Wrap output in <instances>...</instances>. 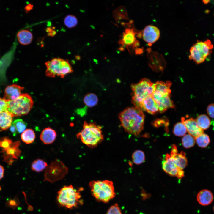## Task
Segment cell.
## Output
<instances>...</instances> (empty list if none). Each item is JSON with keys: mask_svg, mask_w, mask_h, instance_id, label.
<instances>
[{"mask_svg": "<svg viewBox=\"0 0 214 214\" xmlns=\"http://www.w3.org/2000/svg\"><path fill=\"white\" fill-rule=\"evenodd\" d=\"M120 125L129 134L138 135L143 130L145 115L136 107H128L119 114Z\"/></svg>", "mask_w": 214, "mask_h": 214, "instance_id": "1", "label": "cell"}, {"mask_svg": "<svg viewBox=\"0 0 214 214\" xmlns=\"http://www.w3.org/2000/svg\"><path fill=\"white\" fill-rule=\"evenodd\" d=\"M81 142L90 148L96 147L104 140L102 127L93 122H84L83 129L76 135Z\"/></svg>", "mask_w": 214, "mask_h": 214, "instance_id": "2", "label": "cell"}, {"mask_svg": "<svg viewBox=\"0 0 214 214\" xmlns=\"http://www.w3.org/2000/svg\"><path fill=\"white\" fill-rule=\"evenodd\" d=\"M83 188H75L71 185L64 186L58 192L57 201L60 206L71 209L83 204L80 192Z\"/></svg>", "mask_w": 214, "mask_h": 214, "instance_id": "3", "label": "cell"}, {"mask_svg": "<svg viewBox=\"0 0 214 214\" xmlns=\"http://www.w3.org/2000/svg\"><path fill=\"white\" fill-rule=\"evenodd\" d=\"M92 196L97 201L107 203L114 198L116 193L112 181L93 180L89 183Z\"/></svg>", "mask_w": 214, "mask_h": 214, "instance_id": "4", "label": "cell"}, {"mask_svg": "<svg viewBox=\"0 0 214 214\" xmlns=\"http://www.w3.org/2000/svg\"><path fill=\"white\" fill-rule=\"evenodd\" d=\"M153 84L149 79L144 78L137 83L131 84L132 102L135 107L139 108L144 99L152 95L154 92Z\"/></svg>", "mask_w": 214, "mask_h": 214, "instance_id": "5", "label": "cell"}, {"mask_svg": "<svg viewBox=\"0 0 214 214\" xmlns=\"http://www.w3.org/2000/svg\"><path fill=\"white\" fill-rule=\"evenodd\" d=\"M45 75L49 77L59 76L63 78L73 71L68 61L61 58H54L45 62Z\"/></svg>", "mask_w": 214, "mask_h": 214, "instance_id": "6", "label": "cell"}, {"mask_svg": "<svg viewBox=\"0 0 214 214\" xmlns=\"http://www.w3.org/2000/svg\"><path fill=\"white\" fill-rule=\"evenodd\" d=\"M34 102L28 93L21 94L14 100L8 101L7 110L14 117L27 114L32 108Z\"/></svg>", "mask_w": 214, "mask_h": 214, "instance_id": "7", "label": "cell"}, {"mask_svg": "<svg viewBox=\"0 0 214 214\" xmlns=\"http://www.w3.org/2000/svg\"><path fill=\"white\" fill-rule=\"evenodd\" d=\"M213 45L209 40L204 41L197 40L190 49L189 59L197 64L204 62L210 54Z\"/></svg>", "mask_w": 214, "mask_h": 214, "instance_id": "8", "label": "cell"}, {"mask_svg": "<svg viewBox=\"0 0 214 214\" xmlns=\"http://www.w3.org/2000/svg\"><path fill=\"white\" fill-rule=\"evenodd\" d=\"M68 168L58 159H56L47 166L44 180L53 183L63 178L68 172Z\"/></svg>", "mask_w": 214, "mask_h": 214, "instance_id": "9", "label": "cell"}, {"mask_svg": "<svg viewBox=\"0 0 214 214\" xmlns=\"http://www.w3.org/2000/svg\"><path fill=\"white\" fill-rule=\"evenodd\" d=\"M162 164L164 171L170 176L175 177L179 179L182 178L184 177V174L183 170L177 166L170 154L167 153L165 155Z\"/></svg>", "mask_w": 214, "mask_h": 214, "instance_id": "10", "label": "cell"}, {"mask_svg": "<svg viewBox=\"0 0 214 214\" xmlns=\"http://www.w3.org/2000/svg\"><path fill=\"white\" fill-rule=\"evenodd\" d=\"M152 95L157 104L159 112L162 113L169 108L174 107L173 102L170 98V95L162 94L154 92Z\"/></svg>", "mask_w": 214, "mask_h": 214, "instance_id": "11", "label": "cell"}, {"mask_svg": "<svg viewBox=\"0 0 214 214\" xmlns=\"http://www.w3.org/2000/svg\"><path fill=\"white\" fill-rule=\"evenodd\" d=\"M160 36L159 29L156 26L152 25L146 26L142 33L143 40L149 46L156 42L159 39Z\"/></svg>", "mask_w": 214, "mask_h": 214, "instance_id": "12", "label": "cell"}, {"mask_svg": "<svg viewBox=\"0 0 214 214\" xmlns=\"http://www.w3.org/2000/svg\"><path fill=\"white\" fill-rule=\"evenodd\" d=\"M20 142L19 141L13 142L11 145L8 148L2 150L1 152L3 154L4 160L9 164L12 163L13 159H17L21 152L18 147Z\"/></svg>", "mask_w": 214, "mask_h": 214, "instance_id": "13", "label": "cell"}, {"mask_svg": "<svg viewBox=\"0 0 214 214\" xmlns=\"http://www.w3.org/2000/svg\"><path fill=\"white\" fill-rule=\"evenodd\" d=\"M171 150L170 154V156L173 158L177 166L183 170L188 164V160L185 152L181 151L180 153H178L177 147L175 144L171 145Z\"/></svg>", "mask_w": 214, "mask_h": 214, "instance_id": "14", "label": "cell"}, {"mask_svg": "<svg viewBox=\"0 0 214 214\" xmlns=\"http://www.w3.org/2000/svg\"><path fill=\"white\" fill-rule=\"evenodd\" d=\"M181 122L185 125L189 134L195 139L203 133V130L199 126L196 119L193 118L188 119L182 117L181 118Z\"/></svg>", "mask_w": 214, "mask_h": 214, "instance_id": "15", "label": "cell"}, {"mask_svg": "<svg viewBox=\"0 0 214 214\" xmlns=\"http://www.w3.org/2000/svg\"><path fill=\"white\" fill-rule=\"evenodd\" d=\"M149 55V64L154 70L157 72L162 71L166 65V62L162 56L159 54L152 52Z\"/></svg>", "mask_w": 214, "mask_h": 214, "instance_id": "16", "label": "cell"}, {"mask_svg": "<svg viewBox=\"0 0 214 214\" xmlns=\"http://www.w3.org/2000/svg\"><path fill=\"white\" fill-rule=\"evenodd\" d=\"M24 89L23 87L16 84L9 85L5 89L3 98L7 101L14 100L21 95Z\"/></svg>", "mask_w": 214, "mask_h": 214, "instance_id": "17", "label": "cell"}, {"mask_svg": "<svg viewBox=\"0 0 214 214\" xmlns=\"http://www.w3.org/2000/svg\"><path fill=\"white\" fill-rule=\"evenodd\" d=\"M138 108L152 114H155L159 112L158 106L152 95L144 99Z\"/></svg>", "mask_w": 214, "mask_h": 214, "instance_id": "18", "label": "cell"}, {"mask_svg": "<svg viewBox=\"0 0 214 214\" xmlns=\"http://www.w3.org/2000/svg\"><path fill=\"white\" fill-rule=\"evenodd\" d=\"M196 199L199 204L205 206L210 204L212 202L213 196L210 191L207 189H204L198 193Z\"/></svg>", "mask_w": 214, "mask_h": 214, "instance_id": "19", "label": "cell"}, {"mask_svg": "<svg viewBox=\"0 0 214 214\" xmlns=\"http://www.w3.org/2000/svg\"><path fill=\"white\" fill-rule=\"evenodd\" d=\"M57 136L55 131L51 128L47 127L41 132L40 139L44 144H49L52 143L55 140Z\"/></svg>", "mask_w": 214, "mask_h": 214, "instance_id": "20", "label": "cell"}, {"mask_svg": "<svg viewBox=\"0 0 214 214\" xmlns=\"http://www.w3.org/2000/svg\"><path fill=\"white\" fill-rule=\"evenodd\" d=\"M13 116L8 111L0 113V129L6 130L11 126Z\"/></svg>", "mask_w": 214, "mask_h": 214, "instance_id": "21", "label": "cell"}, {"mask_svg": "<svg viewBox=\"0 0 214 214\" xmlns=\"http://www.w3.org/2000/svg\"><path fill=\"white\" fill-rule=\"evenodd\" d=\"M136 33L133 28L127 29L123 34V38L119 43L127 46L133 45L136 40L135 37Z\"/></svg>", "mask_w": 214, "mask_h": 214, "instance_id": "22", "label": "cell"}, {"mask_svg": "<svg viewBox=\"0 0 214 214\" xmlns=\"http://www.w3.org/2000/svg\"><path fill=\"white\" fill-rule=\"evenodd\" d=\"M171 85V83L170 81H167L165 82L157 81L153 84L154 92H156L162 94L170 95L171 91L170 87Z\"/></svg>", "mask_w": 214, "mask_h": 214, "instance_id": "23", "label": "cell"}, {"mask_svg": "<svg viewBox=\"0 0 214 214\" xmlns=\"http://www.w3.org/2000/svg\"><path fill=\"white\" fill-rule=\"evenodd\" d=\"M17 37L19 42L23 45L30 44L32 42L33 36L32 33L29 31L23 29L17 33Z\"/></svg>", "mask_w": 214, "mask_h": 214, "instance_id": "24", "label": "cell"}, {"mask_svg": "<svg viewBox=\"0 0 214 214\" xmlns=\"http://www.w3.org/2000/svg\"><path fill=\"white\" fill-rule=\"evenodd\" d=\"M196 120L199 126L203 130L208 128L211 124L210 118L205 114L199 115Z\"/></svg>", "mask_w": 214, "mask_h": 214, "instance_id": "25", "label": "cell"}, {"mask_svg": "<svg viewBox=\"0 0 214 214\" xmlns=\"http://www.w3.org/2000/svg\"><path fill=\"white\" fill-rule=\"evenodd\" d=\"M21 138L22 141L26 144L32 143L34 141L35 138V133L32 129H26L22 133Z\"/></svg>", "mask_w": 214, "mask_h": 214, "instance_id": "26", "label": "cell"}, {"mask_svg": "<svg viewBox=\"0 0 214 214\" xmlns=\"http://www.w3.org/2000/svg\"><path fill=\"white\" fill-rule=\"evenodd\" d=\"M83 101L85 105L89 107H93L98 103V99L96 95L93 93H89L85 95Z\"/></svg>", "mask_w": 214, "mask_h": 214, "instance_id": "27", "label": "cell"}, {"mask_svg": "<svg viewBox=\"0 0 214 214\" xmlns=\"http://www.w3.org/2000/svg\"><path fill=\"white\" fill-rule=\"evenodd\" d=\"M47 163L43 160L38 159L34 160L31 164V169L37 172H40L46 169Z\"/></svg>", "mask_w": 214, "mask_h": 214, "instance_id": "28", "label": "cell"}, {"mask_svg": "<svg viewBox=\"0 0 214 214\" xmlns=\"http://www.w3.org/2000/svg\"><path fill=\"white\" fill-rule=\"evenodd\" d=\"M132 161L136 165H139L143 163L145 160L144 152L140 150L135 151L132 155Z\"/></svg>", "mask_w": 214, "mask_h": 214, "instance_id": "29", "label": "cell"}, {"mask_svg": "<svg viewBox=\"0 0 214 214\" xmlns=\"http://www.w3.org/2000/svg\"><path fill=\"white\" fill-rule=\"evenodd\" d=\"M198 145L202 148H205L209 144L210 140L209 136L203 133L195 139Z\"/></svg>", "mask_w": 214, "mask_h": 214, "instance_id": "30", "label": "cell"}, {"mask_svg": "<svg viewBox=\"0 0 214 214\" xmlns=\"http://www.w3.org/2000/svg\"><path fill=\"white\" fill-rule=\"evenodd\" d=\"M187 131L186 128L184 124L182 122H179L174 125L173 132L176 136H182L185 135Z\"/></svg>", "mask_w": 214, "mask_h": 214, "instance_id": "31", "label": "cell"}, {"mask_svg": "<svg viewBox=\"0 0 214 214\" xmlns=\"http://www.w3.org/2000/svg\"><path fill=\"white\" fill-rule=\"evenodd\" d=\"M195 138L190 134L185 135L182 139V145L186 148L192 147L195 145Z\"/></svg>", "mask_w": 214, "mask_h": 214, "instance_id": "32", "label": "cell"}, {"mask_svg": "<svg viewBox=\"0 0 214 214\" xmlns=\"http://www.w3.org/2000/svg\"><path fill=\"white\" fill-rule=\"evenodd\" d=\"M65 25L69 28H72L76 26L78 23V20L74 15H67L64 20Z\"/></svg>", "mask_w": 214, "mask_h": 214, "instance_id": "33", "label": "cell"}, {"mask_svg": "<svg viewBox=\"0 0 214 214\" xmlns=\"http://www.w3.org/2000/svg\"><path fill=\"white\" fill-rule=\"evenodd\" d=\"M12 123L15 126L18 133H22L26 128L27 124L21 119L15 120Z\"/></svg>", "mask_w": 214, "mask_h": 214, "instance_id": "34", "label": "cell"}, {"mask_svg": "<svg viewBox=\"0 0 214 214\" xmlns=\"http://www.w3.org/2000/svg\"><path fill=\"white\" fill-rule=\"evenodd\" d=\"M12 141L7 137H4L0 139V147L2 150L7 149L13 143Z\"/></svg>", "mask_w": 214, "mask_h": 214, "instance_id": "35", "label": "cell"}, {"mask_svg": "<svg viewBox=\"0 0 214 214\" xmlns=\"http://www.w3.org/2000/svg\"><path fill=\"white\" fill-rule=\"evenodd\" d=\"M106 214H122V213L118 204L116 203L109 208Z\"/></svg>", "mask_w": 214, "mask_h": 214, "instance_id": "36", "label": "cell"}, {"mask_svg": "<svg viewBox=\"0 0 214 214\" xmlns=\"http://www.w3.org/2000/svg\"><path fill=\"white\" fill-rule=\"evenodd\" d=\"M168 121H167L166 119L165 120L164 119H158L154 121L152 123V125L156 127H159L163 125H167Z\"/></svg>", "mask_w": 214, "mask_h": 214, "instance_id": "37", "label": "cell"}, {"mask_svg": "<svg viewBox=\"0 0 214 214\" xmlns=\"http://www.w3.org/2000/svg\"><path fill=\"white\" fill-rule=\"evenodd\" d=\"M8 101L0 97V113L7 110Z\"/></svg>", "mask_w": 214, "mask_h": 214, "instance_id": "38", "label": "cell"}, {"mask_svg": "<svg viewBox=\"0 0 214 214\" xmlns=\"http://www.w3.org/2000/svg\"><path fill=\"white\" fill-rule=\"evenodd\" d=\"M207 112L209 116L214 118V103L210 104L207 106Z\"/></svg>", "mask_w": 214, "mask_h": 214, "instance_id": "39", "label": "cell"}, {"mask_svg": "<svg viewBox=\"0 0 214 214\" xmlns=\"http://www.w3.org/2000/svg\"><path fill=\"white\" fill-rule=\"evenodd\" d=\"M10 130L14 136H16L18 133L15 126L12 123L10 127Z\"/></svg>", "mask_w": 214, "mask_h": 214, "instance_id": "40", "label": "cell"}, {"mask_svg": "<svg viewBox=\"0 0 214 214\" xmlns=\"http://www.w3.org/2000/svg\"><path fill=\"white\" fill-rule=\"evenodd\" d=\"M4 170L3 167L0 165V180L2 179L4 177Z\"/></svg>", "mask_w": 214, "mask_h": 214, "instance_id": "41", "label": "cell"}, {"mask_svg": "<svg viewBox=\"0 0 214 214\" xmlns=\"http://www.w3.org/2000/svg\"><path fill=\"white\" fill-rule=\"evenodd\" d=\"M33 6L31 4H28L26 6L25 9L26 12H29L33 8Z\"/></svg>", "mask_w": 214, "mask_h": 214, "instance_id": "42", "label": "cell"}, {"mask_svg": "<svg viewBox=\"0 0 214 214\" xmlns=\"http://www.w3.org/2000/svg\"><path fill=\"white\" fill-rule=\"evenodd\" d=\"M142 50L141 48H137L135 50V53L136 54H141L142 51Z\"/></svg>", "mask_w": 214, "mask_h": 214, "instance_id": "43", "label": "cell"}, {"mask_svg": "<svg viewBox=\"0 0 214 214\" xmlns=\"http://www.w3.org/2000/svg\"><path fill=\"white\" fill-rule=\"evenodd\" d=\"M205 4H208L209 2V0H203L202 1Z\"/></svg>", "mask_w": 214, "mask_h": 214, "instance_id": "44", "label": "cell"}, {"mask_svg": "<svg viewBox=\"0 0 214 214\" xmlns=\"http://www.w3.org/2000/svg\"><path fill=\"white\" fill-rule=\"evenodd\" d=\"M213 211H214V206H213Z\"/></svg>", "mask_w": 214, "mask_h": 214, "instance_id": "45", "label": "cell"}, {"mask_svg": "<svg viewBox=\"0 0 214 214\" xmlns=\"http://www.w3.org/2000/svg\"></svg>", "mask_w": 214, "mask_h": 214, "instance_id": "46", "label": "cell"}]
</instances>
